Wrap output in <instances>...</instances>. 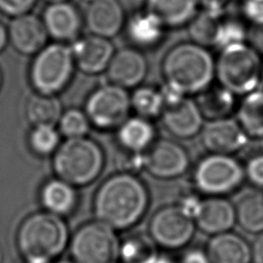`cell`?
Listing matches in <instances>:
<instances>
[{
    "instance_id": "1",
    "label": "cell",
    "mask_w": 263,
    "mask_h": 263,
    "mask_svg": "<svg viewBox=\"0 0 263 263\" xmlns=\"http://www.w3.org/2000/svg\"><path fill=\"white\" fill-rule=\"evenodd\" d=\"M149 204L148 191L143 182L129 173L107 178L93 197L96 220L114 230H124L137 224Z\"/></svg>"
},
{
    "instance_id": "2",
    "label": "cell",
    "mask_w": 263,
    "mask_h": 263,
    "mask_svg": "<svg viewBox=\"0 0 263 263\" xmlns=\"http://www.w3.org/2000/svg\"><path fill=\"white\" fill-rule=\"evenodd\" d=\"M161 69L172 88L184 96L200 93L216 76V61L206 47L193 41L181 42L166 52Z\"/></svg>"
},
{
    "instance_id": "3",
    "label": "cell",
    "mask_w": 263,
    "mask_h": 263,
    "mask_svg": "<svg viewBox=\"0 0 263 263\" xmlns=\"http://www.w3.org/2000/svg\"><path fill=\"white\" fill-rule=\"evenodd\" d=\"M15 240L25 262L52 263L69 246L70 237L63 217L44 211L23 220Z\"/></svg>"
},
{
    "instance_id": "4",
    "label": "cell",
    "mask_w": 263,
    "mask_h": 263,
    "mask_svg": "<svg viewBox=\"0 0 263 263\" xmlns=\"http://www.w3.org/2000/svg\"><path fill=\"white\" fill-rule=\"evenodd\" d=\"M105 157L101 146L93 140L81 137L67 139L60 144L52 157L57 178L73 186H85L102 173Z\"/></svg>"
},
{
    "instance_id": "5",
    "label": "cell",
    "mask_w": 263,
    "mask_h": 263,
    "mask_svg": "<svg viewBox=\"0 0 263 263\" xmlns=\"http://www.w3.org/2000/svg\"><path fill=\"white\" fill-rule=\"evenodd\" d=\"M262 68L260 53L242 42L221 49L216 61V77L234 96L248 95L259 84Z\"/></svg>"
},
{
    "instance_id": "6",
    "label": "cell",
    "mask_w": 263,
    "mask_h": 263,
    "mask_svg": "<svg viewBox=\"0 0 263 263\" xmlns=\"http://www.w3.org/2000/svg\"><path fill=\"white\" fill-rule=\"evenodd\" d=\"M75 67L70 45L61 42L46 44L31 63V84L36 92L55 96L69 84Z\"/></svg>"
},
{
    "instance_id": "7",
    "label": "cell",
    "mask_w": 263,
    "mask_h": 263,
    "mask_svg": "<svg viewBox=\"0 0 263 263\" xmlns=\"http://www.w3.org/2000/svg\"><path fill=\"white\" fill-rule=\"evenodd\" d=\"M69 250L75 263H118L120 241L113 228L95 220L74 232Z\"/></svg>"
},
{
    "instance_id": "8",
    "label": "cell",
    "mask_w": 263,
    "mask_h": 263,
    "mask_svg": "<svg viewBox=\"0 0 263 263\" xmlns=\"http://www.w3.org/2000/svg\"><path fill=\"white\" fill-rule=\"evenodd\" d=\"M245 176L243 167L233 157L212 153L196 165L194 183L199 191L219 196L235 190Z\"/></svg>"
},
{
    "instance_id": "9",
    "label": "cell",
    "mask_w": 263,
    "mask_h": 263,
    "mask_svg": "<svg viewBox=\"0 0 263 263\" xmlns=\"http://www.w3.org/2000/svg\"><path fill=\"white\" fill-rule=\"evenodd\" d=\"M130 97L125 88L105 84L95 89L86 100L84 112L90 124L100 129L119 127L128 117Z\"/></svg>"
},
{
    "instance_id": "10",
    "label": "cell",
    "mask_w": 263,
    "mask_h": 263,
    "mask_svg": "<svg viewBox=\"0 0 263 263\" xmlns=\"http://www.w3.org/2000/svg\"><path fill=\"white\" fill-rule=\"evenodd\" d=\"M193 218L181 205H168L158 210L150 221L149 234L157 246L175 250L186 246L195 231Z\"/></svg>"
},
{
    "instance_id": "11",
    "label": "cell",
    "mask_w": 263,
    "mask_h": 263,
    "mask_svg": "<svg viewBox=\"0 0 263 263\" xmlns=\"http://www.w3.org/2000/svg\"><path fill=\"white\" fill-rule=\"evenodd\" d=\"M143 165L153 177L173 179L187 171L189 156L178 143L159 140L153 143L143 156Z\"/></svg>"
},
{
    "instance_id": "12",
    "label": "cell",
    "mask_w": 263,
    "mask_h": 263,
    "mask_svg": "<svg viewBox=\"0 0 263 263\" xmlns=\"http://www.w3.org/2000/svg\"><path fill=\"white\" fill-rule=\"evenodd\" d=\"M41 18L49 38L66 44L79 38L84 25L83 15L70 1L48 4Z\"/></svg>"
},
{
    "instance_id": "13",
    "label": "cell",
    "mask_w": 263,
    "mask_h": 263,
    "mask_svg": "<svg viewBox=\"0 0 263 263\" xmlns=\"http://www.w3.org/2000/svg\"><path fill=\"white\" fill-rule=\"evenodd\" d=\"M161 120L166 130L180 139H189L203 126V116L196 102L183 96L164 103Z\"/></svg>"
},
{
    "instance_id": "14",
    "label": "cell",
    "mask_w": 263,
    "mask_h": 263,
    "mask_svg": "<svg viewBox=\"0 0 263 263\" xmlns=\"http://www.w3.org/2000/svg\"><path fill=\"white\" fill-rule=\"evenodd\" d=\"M200 134L203 146L214 154L230 155L246 146L249 139L239 123L227 117L210 120Z\"/></svg>"
},
{
    "instance_id": "15",
    "label": "cell",
    "mask_w": 263,
    "mask_h": 263,
    "mask_svg": "<svg viewBox=\"0 0 263 263\" xmlns=\"http://www.w3.org/2000/svg\"><path fill=\"white\" fill-rule=\"evenodd\" d=\"M70 46L75 66L88 75L106 71L115 52L110 39L93 34L79 37Z\"/></svg>"
},
{
    "instance_id": "16",
    "label": "cell",
    "mask_w": 263,
    "mask_h": 263,
    "mask_svg": "<svg viewBox=\"0 0 263 263\" xmlns=\"http://www.w3.org/2000/svg\"><path fill=\"white\" fill-rule=\"evenodd\" d=\"M7 33L10 45L25 55H35L49 38L42 18L31 12L12 17Z\"/></svg>"
},
{
    "instance_id": "17",
    "label": "cell",
    "mask_w": 263,
    "mask_h": 263,
    "mask_svg": "<svg viewBox=\"0 0 263 263\" xmlns=\"http://www.w3.org/2000/svg\"><path fill=\"white\" fill-rule=\"evenodd\" d=\"M83 17L89 34L108 39L119 34L126 22L119 0H95L88 4Z\"/></svg>"
},
{
    "instance_id": "18",
    "label": "cell",
    "mask_w": 263,
    "mask_h": 263,
    "mask_svg": "<svg viewBox=\"0 0 263 263\" xmlns=\"http://www.w3.org/2000/svg\"><path fill=\"white\" fill-rule=\"evenodd\" d=\"M106 71L112 84L122 88L136 87L145 79L148 64L138 48L125 47L114 52Z\"/></svg>"
},
{
    "instance_id": "19",
    "label": "cell",
    "mask_w": 263,
    "mask_h": 263,
    "mask_svg": "<svg viewBox=\"0 0 263 263\" xmlns=\"http://www.w3.org/2000/svg\"><path fill=\"white\" fill-rule=\"evenodd\" d=\"M193 220L195 226L206 234L228 232L236 222L234 204L220 196L199 200Z\"/></svg>"
},
{
    "instance_id": "20",
    "label": "cell",
    "mask_w": 263,
    "mask_h": 263,
    "mask_svg": "<svg viewBox=\"0 0 263 263\" xmlns=\"http://www.w3.org/2000/svg\"><path fill=\"white\" fill-rule=\"evenodd\" d=\"M165 29L161 22L146 9L132 14L126 18L124 26L127 39L138 49H148L158 45Z\"/></svg>"
},
{
    "instance_id": "21",
    "label": "cell",
    "mask_w": 263,
    "mask_h": 263,
    "mask_svg": "<svg viewBox=\"0 0 263 263\" xmlns=\"http://www.w3.org/2000/svg\"><path fill=\"white\" fill-rule=\"evenodd\" d=\"M212 263H250L252 248L245 238L233 232L213 235L206 251Z\"/></svg>"
},
{
    "instance_id": "22",
    "label": "cell",
    "mask_w": 263,
    "mask_h": 263,
    "mask_svg": "<svg viewBox=\"0 0 263 263\" xmlns=\"http://www.w3.org/2000/svg\"><path fill=\"white\" fill-rule=\"evenodd\" d=\"M198 0H146L145 9L167 28L188 26L198 12Z\"/></svg>"
},
{
    "instance_id": "23",
    "label": "cell",
    "mask_w": 263,
    "mask_h": 263,
    "mask_svg": "<svg viewBox=\"0 0 263 263\" xmlns=\"http://www.w3.org/2000/svg\"><path fill=\"white\" fill-rule=\"evenodd\" d=\"M77 201L75 186L59 178L47 181L40 190V202L44 211L60 217L70 215L75 210Z\"/></svg>"
},
{
    "instance_id": "24",
    "label": "cell",
    "mask_w": 263,
    "mask_h": 263,
    "mask_svg": "<svg viewBox=\"0 0 263 263\" xmlns=\"http://www.w3.org/2000/svg\"><path fill=\"white\" fill-rule=\"evenodd\" d=\"M154 127L147 118H127L117 130L119 144L127 151L141 153L153 144Z\"/></svg>"
},
{
    "instance_id": "25",
    "label": "cell",
    "mask_w": 263,
    "mask_h": 263,
    "mask_svg": "<svg viewBox=\"0 0 263 263\" xmlns=\"http://www.w3.org/2000/svg\"><path fill=\"white\" fill-rule=\"evenodd\" d=\"M236 222L249 233L263 232V193L246 190L234 203Z\"/></svg>"
},
{
    "instance_id": "26",
    "label": "cell",
    "mask_w": 263,
    "mask_h": 263,
    "mask_svg": "<svg viewBox=\"0 0 263 263\" xmlns=\"http://www.w3.org/2000/svg\"><path fill=\"white\" fill-rule=\"evenodd\" d=\"M62 114V103L53 95L35 92L27 101L26 116L33 126H54Z\"/></svg>"
},
{
    "instance_id": "27",
    "label": "cell",
    "mask_w": 263,
    "mask_h": 263,
    "mask_svg": "<svg viewBox=\"0 0 263 263\" xmlns=\"http://www.w3.org/2000/svg\"><path fill=\"white\" fill-rule=\"evenodd\" d=\"M157 247L150 234L129 235L120 242L119 260L122 263H156L159 258Z\"/></svg>"
},
{
    "instance_id": "28",
    "label": "cell",
    "mask_w": 263,
    "mask_h": 263,
    "mask_svg": "<svg viewBox=\"0 0 263 263\" xmlns=\"http://www.w3.org/2000/svg\"><path fill=\"white\" fill-rule=\"evenodd\" d=\"M237 122L248 137L263 138V90L246 95L237 110Z\"/></svg>"
},
{
    "instance_id": "29",
    "label": "cell",
    "mask_w": 263,
    "mask_h": 263,
    "mask_svg": "<svg viewBox=\"0 0 263 263\" xmlns=\"http://www.w3.org/2000/svg\"><path fill=\"white\" fill-rule=\"evenodd\" d=\"M203 117L210 120L226 118L234 105V95L223 86L205 89L196 102Z\"/></svg>"
},
{
    "instance_id": "30",
    "label": "cell",
    "mask_w": 263,
    "mask_h": 263,
    "mask_svg": "<svg viewBox=\"0 0 263 263\" xmlns=\"http://www.w3.org/2000/svg\"><path fill=\"white\" fill-rule=\"evenodd\" d=\"M224 12H214L205 9L198 10L196 15L188 24L191 41L208 47L215 45L218 28Z\"/></svg>"
},
{
    "instance_id": "31",
    "label": "cell",
    "mask_w": 263,
    "mask_h": 263,
    "mask_svg": "<svg viewBox=\"0 0 263 263\" xmlns=\"http://www.w3.org/2000/svg\"><path fill=\"white\" fill-rule=\"evenodd\" d=\"M132 108L143 118H152L161 115L164 100L162 92L150 86L136 88L130 97Z\"/></svg>"
},
{
    "instance_id": "32",
    "label": "cell",
    "mask_w": 263,
    "mask_h": 263,
    "mask_svg": "<svg viewBox=\"0 0 263 263\" xmlns=\"http://www.w3.org/2000/svg\"><path fill=\"white\" fill-rule=\"evenodd\" d=\"M29 145L37 155L53 154L60 146V132L50 125L33 126L29 135Z\"/></svg>"
},
{
    "instance_id": "33",
    "label": "cell",
    "mask_w": 263,
    "mask_h": 263,
    "mask_svg": "<svg viewBox=\"0 0 263 263\" xmlns=\"http://www.w3.org/2000/svg\"><path fill=\"white\" fill-rule=\"evenodd\" d=\"M248 29L243 23L234 17L223 16L215 39V45L220 50L233 44L247 42Z\"/></svg>"
},
{
    "instance_id": "34",
    "label": "cell",
    "mask_w": 263,
    "mask_h": 263,
    "mask_svg": "<svg viewBox=\"0 0 263 263\" xmlns=\"http://www.w3.org/2000/svg\"><path fill=\"white\" fill-rule=\"evenodd\" d=\"M59 132L67 139L86 137L90 121L84 111L79 109H69L63 112L59 122Z\"/></svg>"
},
{
    "instance_id": "35",
    "label": "cell",
    "mask_w": 263,
    "mask_h": 263,
    "mask_svg": "<svg viewBox=\"0 0 263 263\" xmlns=\"http://www.w3.org/2000/svg\"><path fill=\"white\" fill-rule=\"evenodd\" d=\"M37 0H0V12L9 17H15L31 12Z\"/></svg>"
},
{
    "instance_id": "36",
    "label": "cell",
    "mask_w": 263,
    "mask_h": 263,
    "mask_svg": "<svg viewBox=\"0 0 263 263\" xmlns=\"http://www.w3.org/2000/svg\"><path fill=\"white\" fill-rule=\"evenodd\" d=\"M240 9L251 26H263V0H242Z\"/></svg>"
},
{
    "instance_id": "37",
    "label": "cell",
    "mask_w": 263,
    "mask_h": 263,
    "mask_svg": "<svg viewBox=\"0 0 263 263\" xmlns=\"http://www.w3.org/2000/svg\"><path fill=\"white\" fill-rule=\"evenodd\" d=\"M245 175L252 184L263 188V154L256 155L248 161Z\"/></svg>"
},
{
    "instance_id": "38",
    "label": "cell",
    "mask_w": 263,
    "mask_h": 263,
    "mask_svg": "<svg viewBox=\"0 0 263 263\" xmlns=\"http://www.w3.org/2000/svg\"><path fill=\"white\" fill-rule=\"evenodd\" d=\"M247 41L258 53H263V26H251Z\"/></svg>"
},
{
    "instance_id": "39",
    "label": "cell",
    "mask_w": 263,
    "mask_h": 263,
    "mask_svg": "<svg viewBox=\"0 0 263 263\" xmlns=\"http://www.w3.org/2000/svg\"><path fill=\"white\" fill-rule=\"evenodd\" d=\"M180 263H212L205 252L199 250H191L187 252Z\"/></svg>"
},
{
    "instance_id": "40",
    "label": "cell",
    "mask_w": 263,
    "mask_h": 263,
    "mask_svg": "<svg viewBox=\"0 0 263 263\" xmlns=\"http://www.w3.org/2000/svg\"><path fill=\"white\" fill-rule=\"evenodd\" d=\"M231 0H198L199 5H201L202 9L220 13L224 12L226 5Z\"/></svg>"
},
{
    "instance_id": "41",
    "label": "cell",
    "mask_w": 263,
    "mask_h": 263,
    "mask_svg": "<svg viewBox=\"0 0 263 263\" xmlns=\"http://www.w3.org/2000/svg\"><path fill=\"white\" fill-rule=\"evenodd\" d=\"M252 261L254 263H263V232L259 233L252 245Z\"/></svg>"
},
{
    "instance_id": "42",
    "label": "cell",
    "mask_w": 263,
    "mask_h": 263,
    "mask_svg": "<svg viewBox=\"0 0 263 263\" xmlns=\"http://www.w3.org/2000/svg\"><path fill=\"white\" fill-rule=\"evenodd\" d=\"M7 43H8L7 27H5L3 23L0 22V52L5 48Z\"/></svg>"
},
{
    "instance_id": "43",
    "label": "cell",
    "mask_w": 263,
    "mask_h": 263,
    "mask_svg": "<svg viewBox=\"0 0 263 263\" xmlns=\"http://www.w3.org/2000/svg\"><path fill=\"white\" fill-rule=\"evenodd\" d=\"M156 263H173V262L171 260H168L167 258H165V257H160L159 256V258L156 261Z\"/></svg>"
},
{
    "instance_id": "44",
    "label": "cell",
    "mask_w": 263,
    "mask_h": 263,
    "mask_svg": "<svg viewBox=\"0 0 263 263\" xmlns=\"http://www.w3.org/2000/svg\"><path fill=\"white\" fill-rule=\"evenodd\" d=\"M45 1L46 3L48 4H51V3H59V2H65V1H69V0H43Z\"/></svg>"
},
{
    "instance_id": "45",
    "label": "cell",
    "mask_w": 263,
    "mask_h": 263,
    "mask_svg": "<svg viewBox=\"0 0 263 263\" xmlns=\"http://www.w3.org/2000/svg\"><path fill=\"white\" fill-rule=\"evenodd\" d=\"M52 263H75L73 260H58V261H54Z\"/></svg>"
},
{
    "instance_id": "46",
    "label": "cell",
    "mask_w": 263,
    "mask_h": 263,
    "mask_svg": "<svg viewBox=\"0 0 263 263\" xmlns=\"http://www.w3.org/2000/svg\"><path fill=\"white\" fill-rule=\"evenodd\" d=\"M0 263H3V251L0 247Z\"/></svg>"
},
{
    "instance_id": "47",
    "label": "cell",
    "mask_w": 263,
    "mask_h": 263,
    "mask_svg": "<svg viewBox=\"0 0 263 263\" xmlns=\"http://www.w3.org/2000/svg\"><path fill=\"white\" fill-rule=\"evenodd\" d=\"M81 1L86 2V3H88V4H89V3H91V2H92V1H95V0H81Z\"/></svg>"
},
{
    "instance_id": "48",
    "label": "cell",
    "mask_w": 263,
    "mask_h": 263,
    "mask_svg": "<svg viewBox=\"0 0 263 263\" xmlns=\"http://www.w3.org/2000/svg\"><path fill=\"white\" fill-rule=\"evenodd\" d=\"M1 84H2V73L0 71V87H1Z\"/></svg>"
},
{
    "instance_id": "49",
    "label": "cell",
    "mask_w": 263,
    "mask_h": 263,
    "mask_svg": "<svg viewBox=\"0 0 263 263\" xmlns=\"http://www.w3.org/2000/svg\"><path fill=\"white\" fill-rule=\"evenodd\" d=\"M262 77H263V68H262Z\"/></svg>"
},
{
    "instance_id": "50",
    "label": "cell",
    "mask_w": 263,
    "mask_h": 263,
    "mask_svg": "<svg viewBox=\"0 0 263 263\" xmlns=\"http://www.w3.org/2000/svg\"><path fill=\"white\" fill-rule=\"evenodd\" d=\"M25 263H34V262H25Z\"/></svg>"
}]
</instances>
